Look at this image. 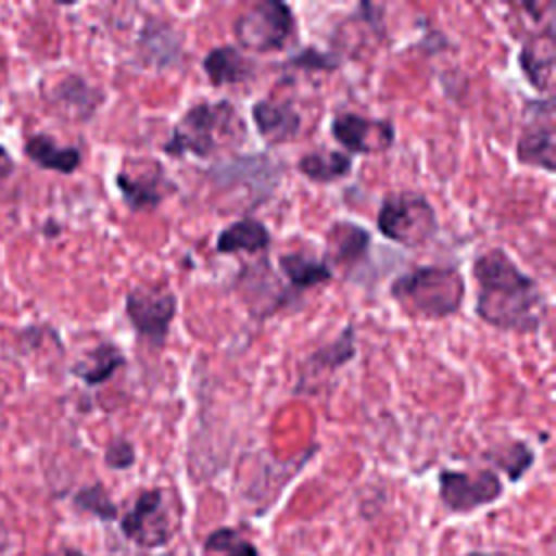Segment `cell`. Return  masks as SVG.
Instances as JSON below:
<instances>
[{"mask_svg":"<svg viewBox=\"0 0 556 556\" xmlns=\"http://www.w3.org/2000/svg\"><path fill=\"white\" fill-rule=\"evenodd\" d=\"M536 104H539L536 106L539 115L523 126V130L517 139V146H515V154H517V161L521 165L541 167V169L554 174V169H556V163H554V156H556L554 122H552V115L541 119L543 102H536Z\"/></svg>","mask_w":556,"mask_h":556,"instance_id":"obj_13","label":"cell"},{"mask_svg":"<svg viewBox=\"0 0 556 556\" xmlns=\"http://www.w3.org/2000/svg\"><path fill=\"white\" fill-rule=\"evenodd\" d=\"M206 549L224 556H258V549L245 541L235 528H219L206 539Z\"/></svg>","mask_w":556,"mask_h":556,"instance_id":"obj_25","label":"cell"},{"mask_svg":"<svg viewBox=\"0 0 556 556\" xmlns=\"http://www.w3.org/2000/svg\"><path fill=\"white\" fill-rule=\"evenodd\" d=\"M122 532L143 547H156L169 541L172 526L159 489L143 491L122 519Z\"/></svg>","mask_w":556,"mask_h":556,"instance_id":"obj_9","label":"cell"},{"mask_svg":"<svg viewBox=\"0 0 556 556\" xmlns=\"http://www.w3.org/2000/svg\"><path fill=\"white\" fill-rule=\"evenodd\" d=\"M376 226L387 239L408 250H417L434 237L439 219L426 195L417 191H400L382 200L376 213Z\"/></svg>","mask_w":556,"mask_h":556,"instance_id":"obj_4","label":"cell"},{"mask_svg":"<svg viewBox=\"0 0 556 556\" xmlns=\"http://www.w3.org/2000/svg\"><path fill=\"white\" fill-rule=\"evenodd\" d=\"M135 447L130 441L126 439H113L109 445H106V452H104V463L106 467L111 469H128L135 465Z\"/></svg>","mask_w":556,"mask_h":556,"instance_id":"obj_26","label":"cell"},{"mask_svg":"<svg viewBox=\"0 0 556 556\" xmlns=\"http://www.w3.org/2000/svg\"><path fill=\"white\" fill-rule=\"evenodd\" d=\"M124 365V354L117 350L115 343H100L96 350L87 354L83 363L72 367V374L78 376L85 384L96 387L106 382L119 367Z\"/></svg>","mask_w":556,"mask_h":556,"instance_id":"obj_22","label":"cell"},{"mask_svg":"<svg viewBox=\"0 0 556 556\" xmlns=\"http://www.w3.org/2000/svg\"><path fill=\"white\" fill-rule=\"evenodd\" d=\"M502 491V480L495 471L489 469L478 473L445 469L439 473V495L452 513H471L480 506H486L495 502Z\"/></svg>","mask_w":556,"mask_h":556,"instance_id":"obj_7","label":"cell"},{"mask_svg":"<svg viewBox=\"0 0 556 556\" xmlns=\"http://www.w3.org/2000/svg\"><path fill=\"white\" fill-rule=\"evenodd\" d=\"M269 243H271V235L267 226L254 217H243L232 222L217 235L215 250L219 254H237V252L256 254V252H265Z\"/></svg>","mask_w":556,"mask_h":556,"instance_id":"obj_18","label":"cell"},{"mask_svg":"<svg viewBox=\"0 0 556 556\" xmlns=\"http://www.w3.org/2000/svg\"><path fill=\"white\" fill-rule=\"evenodd\" d=\"M252 122L258 135L269 143H287L300 130V113L287 102H271V100H256L252 104Z\"/></svg>","mask_w":556,"mask_h":556,"instance_id":"obj_15","label":"cell"},{"mask_svg":"<svg viewBox=\"0 0 556 556\" xmlns=\"http://www.w3.org/2000/svg\"><path fill=\"white\" fill-rule=\"evenodd\" d=\"M243 137L245 126L230 100L198 102L182 113L163 150L176 159L185 154L208 159L239 146Z\"/></svg>","mask_w":556,"mask_h":556,"instance_id":"obj_2","label":"cell"},{"mask_svg":"<svg viewBox=\"0 0 556 556\" xmlns=\"http://www.w3.org/2000/svg\"><path fill=\"white\" fill-rule=\"evenodd\" d=\"M471 271L478 287L476 315L484 324L515 332H532L541 326L543 291L502 248L480 252Z\"/></svg>","mask_w":556,"mask_h":556,"instance_id":"obj_1","label":"cell"},{"mask_svg":"<svg viewBox=\"0 0 556 556\" xmlns=\"http://www.w3.org/2000/svg\"><path fill=\"white\" fill-rule=\"evenodd\" d=\"M202 70L215 87H222L250 80L256 72V65L235 46H217L204 54Z\"/></svg>","mask_w":556,"mask_h":556,"instance_id":"obj_17","label":"cell"},{"mask_svg":"<svg viewBox=\"0 0 556 556\" xmlns=\"http://www.w3.org/2000/svg\"><path fill=\"white\" fill-rule=\"evenodd\" d=\"M391 298L404 313L419 319H443L454 315L465 300V278L452 265H419L397 276Z\"/></svg>","mask_w":556,"mask_h":556,"instance_id":"obj_3","label":"cell"},{"mask_svg":"<svg viewBox=\"0 0 556 556\" xmlns=\"http://www.w3.org/2000/svg\"><path fill=\"white\" fill-rule=\"evenodd\" d=\"M287 65L302 67V70H334L339 65V61L332 54L319 52L315 48H304L300 54L291 56L287 61Z\"/></svg>","mask_w":556,"mask_h":556,"instance_id":"obj_27","label":"cell"},{"mask_svg":"<svg viewBox=\"0 0 556 556\" xmlns=\"http://www.w3.org/2000/svg\"><path fill=\"white\" fill-rule=\"evenodd\" d=\"M115 185L132 211L156 208L176 189L159 161H141L137 172L119 169Z\"/></svg>","mask_w":556,"mask_h":556,"instance_id":"obj_10","label":"cell"},{"mask_svg":"<svg viewBox=\"0 0 556 556\" xmlns=\"http://www.w3.org/2000/svg\"><path fill=\"white\" fill-rule=\"evenodd\" d=\"M178 300L163 285H137L126 293L124 311L135 332L152 345H163L176 317Z\"/></svg>","mask_w":556,"mask_h":556,"instance_id":"obj_6","label":"cell"},{"mask_svg":"<svg viewBox=\"0 0 556 556\" xmlns=\"http://www.w3.org/2000/svg\"><path fill=\"white\" fill-rule=\"evenodd\" d=\"M295 17L280 0H261L245 9L232 24L237 43L252 52H274L293 37Z\"/></svg>","mask_w":556,"mask_h":556,"instance_id":"obj_5","label":"cell"},{"mask_svg":"<svg viewBox=\"0 0 556 556\" xmlns=\"http://www.w3.org/2000/svg\"><path fill=\"white\" fill-rule=\"evenodd\" d=\"M26 156L41 169L74 174L83 161L80 150L74 146H61L50 135H30L24 143Z\"/></svg>","mask_w":556,"mask_h":556,"instance_id":"obj_19","label":"cell"},{"mask_svg":"<svg viewBox=\"0 0 556 556\" xmlns=\"http://www.w3.org/2000/svg\"><path fill=\"white\" fill-rule=\"evenodd\" d=\"M65 556H85V554H83V552H78V549H67V552H65Z\"/></svg>","mask_w":556,"mask_h":556,"instance_id":"obj_29","label":"cell"},{"mask_svg":"<svg viewBox=\"0 0 556 556\" xmlns=\"http://www.w3.org/2000/svg\"><path fill=\"white\" fill-rule=\"evenodd\" d=\"M13 169H15V163H13L11 154L7 152L4 146H0V180L9 178L13 174Z\"/></svg>","mask_w":556,"mask_h":556,"instance_id":"obj_28","label":"cell"},{"mask_svg":"<svg viewBox=\"0 0 556 556\" xmlns=\"http://www.w3.org/2000/svg\"><path fill=\"white\" fill-rule=\"evenodd\" d=\"M554 59H556V35H554V24L549 20L541 33L530 35L523 41L519 52V67L536 91H547L552 87Z\"/></svg>","mask_w":556,"mask_h":556,"instance_id":"obj_12","label":"cell"},{"mask_svg":"<svg viewBox=\"0 0 556 556\" xmlns=\"http://www.w3.org/2000/svg\"><path fill=\"white\" fill-rule=\"evenodd\" d=\"M330 132L348 154H380L395 141L393 122L358 113H337L332 117Z\"/></svg>","mask_w":556,"mask_h":556,"instance_id":"obj_8","label":"cell"},{"mask_svg":"<svg viewBox=\"0 0 556 556\" xmlns=\"http://www.w3.org/2000/svg\"><path fill=\"white\" fill-rule=\"evenodd\" d=\"M491 458L508 473L510 480H519L532 467L534 452L523 441H515L500 454H491Z\"/></svg>","mask_w":556,"mask_h":556,"instance_id":"obj_24","label":"cell"},{"mask_svg":"<svg viewBox=\"0 0 556 556\" xmlns=\"http://www.w3.org/2000/svg\"><path fill=\"white\" fill-rule=\"evenodd\" d=\"M298 169L306 180L326 185L341 180L352 172V156L337 150H313L302 154V159L298 161Z\"/></svg>","mask_w":556,"mask_h":556,"instance_id":"obj_21","label":"cell"},{"mask_svg":"<svg viewBox=\"0 0 556 556\" xmlns=\"http://www.w3.org/2000/svg\"><path fill=\"white\" fill-rule=\"evenodd\" d=\"M356 356V334L352 326H345L341 334L321 345L319 350L311 352L302 363H300V376H298V387L295 391L302 393L308 382H313L319 376H330L343 365H348Z\"/></svg>","mask_w":556,"mask_h":556,"instance_id":"obj_11","label":"cell"},{"mask_svg":"<svg viewBox=\"0 0 556 556\" xmlns=\"http://www.w3.org/2000/svg\"><path fill=\"white\" fill-rule=\"evenodd\" d=\"M278 267L289 280V287L295 291V295H302L306 289L324 285L332 278V269L326 265V261H319L304 252L282 254L278 258Z\"/></svg>","mask_w":556,"mask_h":556,"instance_id":"obj_20","label":"cell"},{"mask_svg":"<svg viewBox=\"0 0 556 556\" xmlns=\"http://www.w3.org/2000/svg\"><path fill=\"white\" fill-rule=\"evenodd\" d=\"M369 232L354 222H334L326 232V265L352 267L358 265L369 250Z\"/></svg>","mask_w":556,"mask_h":556,"instance_id":"obj_14","label":"cell"},{"mask_svg":"<svg viewBox=\"0 0 556 556\" xmlns=\"http://www.w3.org/2000/svg\"><path fill=\"white\" fill-rule=\"evenodd\" d=\"M467 556H486V554H480V552H471V554H467Z\"/></svg>","mask_w":556,"mask_h":556,"instance_id":"obj_30","label":"cell"},{"mask_svg":"<svg viewBox=\"0 0 556 556\" xmlns=\"http://www.w3.org/2000/svg\"><path fill=\"white\" fill-rule=\"evenodd\" d=\"M104 100V93L96 87H91L83 76L67 74L63 76L50 96V102L56 104L63 113H67L74 119H89L100 102Z\"/></svg>","mask_w":556,"mask_h":556,"instance_id":"obj_16","label":"cell"},{"mask_svg":"<svg viewBox=\"0 0 556 556\" xmlns=\"http://www.w3.org/2000/svg\"><path fill=\"white\" fill-rule=\"evenodd\" d=\"M74 504L80 508V510H87L104 521H111L117 517V506L113 504V500L109 497V493L104 491L102 484H91V486H85L80 489L76 495H74Z\"/></svg>","mask_w":556,"mask_h":556,"instance_id":"obj_23","label":"cell"}]
</instances>
